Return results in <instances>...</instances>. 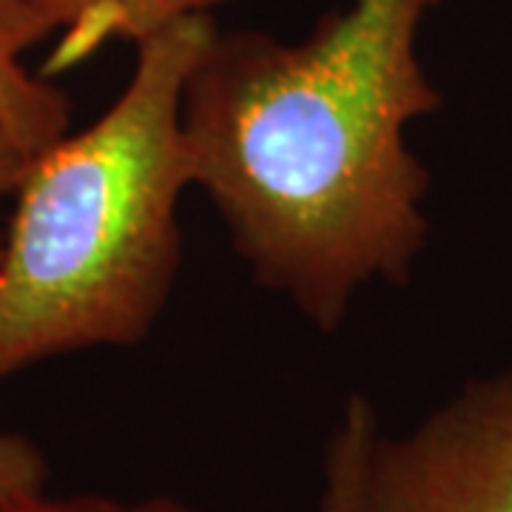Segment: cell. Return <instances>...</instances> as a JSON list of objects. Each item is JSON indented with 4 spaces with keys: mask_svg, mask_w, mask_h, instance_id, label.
Listing matches in <instances>:
<instances>
[{
    "mask_svg": "<svg viewBox=\"0 0 512 512\" xmlns=\"http://www.w3.org/2000/svg\"><path fill=\"white\" fill-rule=\"evenodd\" d=\"M52 35L55 26L35 0H0V123L29 157L69 134V97L23 66V55Z\"/></svg>",
    "mask_w": 512,
    "mask_h": 512,
    "instance_id": "cell-4",
    "label": "cell"
},
{
    "mask_svg": "<svg viewBox=\"0 0 512 512\" xmlns=\"http://www.w3.org/2000/svg\"><path fill=\"white\" fill-rule=\"evenodd\" d=\"M214 32L202 15L143 40L109 111L32 157L0 254V379L74 350L134 348L163 316L194 185L183 94Z\"/></svg>",
    "mask_w": 512,
    "mask_h": 512,
    "instance_id": "cell-2",
    "label": "cell"
},
{
    "mask_svg": "<svg viewBox=\"0 0 512 512\" xmlns=\"http://www.w3.org/2000/svg\"><path fill=\"white\" fill-rule=\"evenodd\" d=\"M379 433V419L365 396H350L325 447L322 498L316 512H362L367 456Z\"/></svg>",
    "mask_w": 512,
    "mask_h": 512,
    "instance_id": "cell-6",
    "label": "cell"
},
{
    "mask_svg": "<svg viewBox=\"0 0 512 512\" xmlns=\"http://www.w3.org/2000/svg\"><path fill=\"white\" fill-rule=\"evenodd\" d=\"M439 0H353L302 43L214 32L188 74L183 137L256 282L313 328L404 285L427 242L430 174L407 128L439 111L419 32Z\"/></svg>",
    "mask_w": 512,
    "mask_h": 512,
    "instance_id": "cell-1",
    "label": "cell"
},
{
    "mask_svg": "<svg viewBox=\"0 0 512 512\" xmlns=\"http://www.w3.org/2000/svg\"><path fill=\"white\" fill-rule=\"evenodd\" d=\"M46 476V461L35 444L0 430V510L40 498Z\"/></svg>",
    "mask_w": 512,
    "mask_h": 512,
    "instance_id": "cell-7",
    "label": "cell"
},
{
    "mask_svg": "<svg viewBox=\"0 0 512 512\" xmlns=\"http://www.w3.org/2000/svg\"><path fill=\"white\" fill-rule=\"evenodd\" d=\"M362 512H512V367L467 382L402 436L379 430Z\"/></svg>",
    "mask_w": 512,
    "mask_h": 512,
    "instance_id": "cell-3",
    "label": "cell"
},
{
    "mask_svg": "<svg viewBox=\"0 0 512 512\" xmlns=\"http://www.w3.org/2000/svg\"><path fill=\"white\" fill-rule=\"evenodd\" d=\"M52 20L57 40L46 77L72 69L109 43H134L188 18L214 15L234 0H35Z\"/></svg>",
    "mask_w": 512,
    "mask_h": 512,
    "instance_id": "cell-5",
    "label": "cell"
},
{
    "mask_svg": "<svg viewBox=\"0 0 512 512\" xmlns=\"http://www.w3.org/2000/svg\"><path fill=\"white\" fill-rule=\"evenodd\" d=\"M128 512H194L185 504H177L171 498H151L146 504H137V507H128Z\"/></svg>",
    "mask_w": 512,
    "mask_h": 512,
    "instance_id": "cell-10",
    "label": "cell"
},
{
    "mask_svg": "<svg viewBox=\"0 0 512 512\" xmlns=\"http://www.w3.org/2000/svg\"><path fill=\"white\" fill-rule=\"evenodd\" d=\"M29 163H32V157L20 148L12 131L0 123V202L18 194L20 183L29 171ZM3 237H6V231L0 228V254H3Z\"/></svg>",
    "mask_w": 512,
    "mask_h": 512,
    "instance_id": "cell-8",
    "label": "cell"
},
{
    "mask_svg": "<svg viewBox=\"0 0 512 512\" xmlns=\"http://www.w3.org/2000/svg\"><path fill=\"white\" fill-rule=\"evenodd\" d=\"M0 512H128V507H120L114 501H103V498H74V501H46L43 495L35 501H26L18 507Z\"/></svg>",
    "mask_w": 512,
    "mask_h": 512,
    "instance_id": "cell-9",
    "label": "cell"
}]
</instances>
